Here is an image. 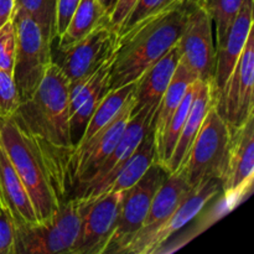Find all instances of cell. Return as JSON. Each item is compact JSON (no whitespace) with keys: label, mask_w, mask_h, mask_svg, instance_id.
<instances>
[{"label":"cell","mask_w":254,"mask_h":254,"mask_svg":"<svg viewBox=\"0 0 254 254\" xmlns=\"http://www.w3.org/2000/svg\"><path fill=\"white\" fill-rule=\"evenodd\" d=\"M189 0H178L163 11L141 20L118 37L109 77V91L134 83L151 64L178 44Z\"/></svg>","instance_id":"obj_1"},{"label":"cell","mask_w":254,"mask_h":254,"mask_svg":"<svg viewBox=\"0 0 254 254\" xmlns=\"http://www.w3.org/2000/svg\"><path fill=\"white\" fill-rule=\"evenodd\" d=\"M12 117L36 139L42 153H60L72 148L68 82L57 64H50L36 91L20 102Z\"/></svg>","instance_id":"obj_2"},{"label":"cell","mask_w":254,"mask_h":254,"mask_svg":"<svg viewBox=\"0 0 254 254\" xmlns=\"http://www.w3.org/2000/svg\"><path fill=\"white\" fill-rule=\"evenodd\" d=\"M0 144L31 198L37 221L49 220L60 201L36 139L11 117L0 121Z\"/></svg>","instance_id":"obj_3"},{"label":"cell","mask_w":254,"mask_h":254,"mask_svg":"<svg viewBox=\"0 0 254 254\" xmlns=\"http://www.w3.org/2000/svg\"><path fill=\"white\" fill-rule=\"evenodd\" d=\"M215 101L183 164L176 170L183 174L191 189L212 179L221 180L226 168L231 131L216 111Z\"/></svg>","instance_id":"obj_4"},{"label":"cell","mask_w":254,"mask_h":254,"mask_svg":"<svg viewBox=\"0 0 254 254\" xmlns=\"http://www.w3.org/2000/svg\"><path fill=\"white\" fill-rule=\"evenodd\" d=\"M81 222V202H60L49 220L16 226L14 254H69Z\"/></svg>","instance_id":"obj_5"},{"label":"cell","mask_w":254,"mask_h":254,"mask_svg":"<svg viewBox=\"0 0 254 254\" xmlns=\"http://www.w3.org/2000/svg\"><path fill=\"white\" fill-rule=\"evenodd\" d=\"M12 21L16 32L12 78L22 102L36 91L52 64V42L39 24L22 10L15 7Z\"/></svg>","instance_id":"obj_6"},{"label":"cell","mask_w":254,"mask_h":254,"mask_svg":"<svg viewBox=\"0 0 254 254\" xmlns=\"http://www.w3.org/2000/svg\"><path fill=\"white\" fill-rule=\"evenodd\" d=\"M169 174L165 166L155 160L135 185L123 191L116 226L103 254L123 253L143 227L151 200Z\"/></svg>","instance_id":"obj_7"},{"label":"cell","mask_w":254,"mask_h":254,"mask_svg":"<svg viewBox=\"0 0 254 254\" xmlns=\"http://www.w3.org/2000/svg\"><path fill=\"white\" fill-rule=\"evenodd\" d=\"M118 37V31L111 22L102 24L83 39L57 49L52 62L64 74L68 87H72L88 78L114 54Z\"/></svg>","instance_id":"obj_8"},{"label":"cell","mask_w":254,"mask_h":254,"mask_svg":"<svg viewBox=\"0 0 254 254\" xmlns=\"http://www.w3.org/2000/svg\"><path fill=\"white\" fill-rule=\"evenodd\" d=\"M154 113L155 112L141 109L131 114L113 151L109 154L108 158L102 163V165L94 171L93 175L88 180L77 185L72 190L67 200L76 198L81 202H88L98 197L103 192L104 189L113 181L119 170L130 158L131 154L135 151L146 133L150 129L153 130Z\"/></svg>","instance_id":"obj_9"},{"label":"cell","mask_w":254,"mask_h":254,"mask_svg":"<svg viewBox=\"0 0 254 254\" xmlns=\"http://www.w3.org/2000/svg\"><path fill=\"white\" fill-rule=\"evenodd\" d=\"M254 32H250L242 54L222 88L215 107L230 131H235L254 114Z\"/></svg>","instance_id":"obj_10"},{"label":"cell","mask_w":254,"mask_h":254,"mask_svg":"<svg viewBox=\"0 0 254 254\" xmlns=\"http://www.w3.org/2000/svg\"><path fill=\"white\" fill-rule=\"evenodd\" d=\"M180 62L201 81L212 83L216 64L213 24L196 0H189L186 21L178 41Z\"/></svg>","instance_id":"obj_11"},{"label":"cell","mask_w":254,"mask_h":254,"mask_svg":"<svg viewBox=\"0 0 254 254\" xmlns=\"http://www.w3.org/2000/svg\"><path fill=\"white\" fill-rule=\"evenodd\" d=\"M222 193L220 179H212L192 189L175 211L163 223L145 235L136 236L122 254H155L161 247L193 220L215 197Z\"/></svg>","instance_id":"obj_12"},{"label":"cell","mask_w":254,"mask_h":254,"mask_svg":"<svg viewBox=\"0 0 254 254\" xmlns=\"http://www.w3.org/2000/svg\"><path fill=\"white\" fill-rule=\"evenodd\" d=\"M254 179V114L231 133L226 168L221 178L222 201L232 210L252 190Z\"/></svg>","instance_id":"obj_13"},{"label":"cell","mask_w":254,"mask_h":254,"mask_svg":"<svg viewBox=\"0 0 254 254\" xmlns=\"http://www.w3.org/2000/svg\"><path fill=\"white\" fill-rule=\"evenodd\" d=\"M123 191L107 193L81 202L78 235L69 254H103L109 242Z\"/></svg>","instance_id":"obj_14"},{"label":"cell","mask_w":254,"mask_h":254,"mask_svg":"<svg viewBox=\"0 0 254 254\" xmlns=\"http://www.w3.org/2000/svg\"><path fill=\"white\" fill-rule=\"evenodd\" d=\"M116 52V51H114ZM114 54L88 78L69 89V135L72 148L78 144L98 104L109 91V77Z\"/></svg>","instance_id":"obj_15"},{"label":"cell","mask_w":254,"mask_h":254,"mask_svg":"<svg viewBox=\"0 0 254 254\" xmlns=\"http://www.w3.org/2000/svg\"><path fill=\"white\" fill-rule=\"evenodd\" d=\"M253 29V0H243L222 41L216 46L213 94H217L235 68Z\"/></svg>","instance_id":"obj_16"},{"label":"cell","mask_w":254,"mask_h":254,"mask_svg":"<svg viewBox=\"0 0 254 254\" xmlns=\"http://www.w3.org/2000/svg\"><path fill=\"white\" fill-rule=\"evenodd\" d=\"M180 61V50L174 45L161 59L151 64L135 81L133 91V109L131 114L148 109L155 112L174 76Z\"/></svg>","instance_id":"obj_17"},{"label":"cell","mask_w":254,"mask_h":254,"mask_svg":"<svg viewBox=\"0 0 254 254\" xmlns=\"http://www.w3.org/2000/svg\"><path fill=\"white\" fill-rule=\"evenodd\" d=\"M0 197L11 212L15 226L37 222L29 193L0 144Z\"/></svg>","instance_id":"obj_18"},{"label":"cell","mask_w":254,"mask_h":254,"mask_svg":"<svg viewBox=\"0 0 254 254\" xmlns=\"http://www.w3.org/2000/svg\"><path fill=\"white\" fill-rule=\"evenodd\" d=\"M215 101L212 83L208 81H200L197 92L195 94L192 103H191L190 111H189L188 118H186L184 128L181 130L180 136L178 139L175 149H174L171 158L166 163L165 168L169 173H175L183 164L189 149L192 145L201 126H202L205 117L208 109L212 106Z\"/></svg>","instance_id":"obj_19"},{"label":"cell","mask_w":254,"mask_h":254,"mask_svg":"<svg viewBox=\"0 0 254 254\" xmlns=\"http://www.w3.org/2000/svg\"><path fill=\"white\" fill-rule=\"evenodd\" d=\"M191 190L192 189L190 188L180 171L169 174L151 200L143 227L134 237L150 232L160 223H163L166 218L170 217L171 213L178 208L181 201L188 196Z\"/></svg>","instance_id":"obj_20"},{"label":"cell","mask_w":254,"mask_h":254,"mask_svg":"<svg viewBox=\"0 0 254 254\" xmlns=\"http://www.w3.org/2000/svg\"><path fill=\"white\" fill-rule=\"evenodd\" d=\"M197 76L190 71L186 66H184L179 61L178 67H176L174 76L154 113L153 119V134H154V143H158L168 126L169 121L175 113L176 108L183 101L185 92L188 87L195 81H197Z\"/></svg>","instance_id":"obj_21"},{"label":"cell","mask_w":254,"mask_h":254,"mask_svg":"<svg viewBox=\"0 0 254 254\" xmlns=\"http://www.w3.org/2000/svg\"><path fill=\"white\" fill-rule=\"evenodd\" d=\"M156 160L155 143H154L153 130H149L138 148L135 149L130 158L127 160L123 168L119 170L116 178L111 184L103 190L99 196L107 195V193L118 192L124 191L127 189L135 185L141 176L146 173L151 164ZM98 196V197H99Z\"/></svg>","instance_id":"obj_22"},{"label":"cell","mask_w":254,"mask_h":254,"mask_svg":"<svg viewBox=\"0 0 254 254\" xmlns=\"http://www.w3.org/2000/svg\"><path fill=\"white\" fill-rule=\"evenodd\" d=\"M106 22H111L109 15L103 9L99 0H81L66 30L59 37H56L59 40L57 49H64L83 39L97 26Z\"/></svg>","instance_id":"obj_23"},{"label":"cell","mask_w":254,"mask_h":254,"mask_svg":"<svg viewBox=\"0 0 254 254\" xmlns=\"http://www.w3.org/2000/svg\"><path fill=\"white\" fill-rule=\"evenodd\" d=\"M200 81L201 79H197V81H195L193 83H191L190 86L188 87L183 101L179 104L175 113L173 114V117H171L170 121H169L168 126H166L165 130H164L163 135H161L160 140L155 144L156 161L160 163L161 165L165 166L166 163L169 161V159L171 158V154H173L174 149H175L179 136H180L181 130H183L184 128V124H185L186 118H188L191 103H192L196 92H197Z\"/></svg>","instance_id":"obj_24"},{"label":"cell","mask_w":254,"mask_h":254,"mask_svg":"<svg viewBox=\"0 0 254 254\" xmlns=\"http://www.w3.org/2000/svg\"><path fill=\"white\" fill-rule=\"evenodd\" d=\"M134 86H135V82L108 91V93L104 96V98L102 99V102L96 108L94 113L92 114L78 144L88 140L91 136L98 133L102 128H104L121 112L126 102L128 101V98L133 93Z\"/></svg>","instance_id":"obj_25"},{"label":"cell","mask_w":254,"mask_h":254,"mask_svg":"<svg viewBox=\"0 0 254 254\" xmlns=\"http://www.w3.org/2000/svg\"><path fill=\"white\" fill-rule=\"evenodd\" d=\"M210 15L215 26V45L222 41L243 0H196Z\"/></svg>","instance_id":"obj_26"},{"label":"cell","mask_w":254,"mask_h":254,"mask_svg":"<svg viewBox=\"0 0 254 254\" xmlns=\"http://www.w3.org/2000/svg\"><path fill=\"white\" fill-rule=\"evenodd\" d=\"M15 6L30 15L50 41L56 40L57 0H15Z\"/></svg>","instance_id":"obj_27"},{"label":"cell","mask_w":254,"mask_h":254,"mask_svg":"<svg viewBox=\"0 0 254 254\" xmlns=\"http://www.w3.org/2000/svg\"><path fill=\"white\" fill-rule=\"evenodd\" d=\"M176 1L178 0H138L128 16L126 17V20L122 22V25L117 30L118 35L122 36L127 31H129L131 27L135 26L138 22H140L141 20L163 11L164 9H166Z\"/></svg>","instance_id":"obj_28"},{"label":"cell","mask_w":254,"mask_h":254,"mask_svg":"<svg viewBox=\"0 0 254 254\" xmlns=\"http://www.w3.org/2000/svg\"><path fill=\"white\" fill-rule=\"evenodd\" d=\"M20 98L11 73L0 68V119L11 118L19 108Z\"/></svg>","instance_id":"obj_29"},{"label":"cell","mask_w":254,"mask_h":254,"mask_svg":"<svg viewBox=\"0 0 254 254\" xmlns=\"http://www.w3.org/2000/svg\"><path fill=\"white\" fill-rule=\"evenodd\" d=\"M16 51V32L12 20L0 29V68L12 74Z\"/></svg>","instance_id":"obj_30"},{"label":"cell","mask_w":254,"mask_h":254,"mask_svg":"<svg viewBox=\"0 0 254 254\" xmlns=\"http://www.w3.org/2000/svg\"><path fill=\"white\" fill-rule=\"evenodd\" d=\"M15 230L14 217L0 197V254H14Z\"/></svg>","instance_id":"obj_31"},{"label":"cell","mask_w":254,"mask_h":254,"mask_svg":"<svg viewBox=\"0 0 254 254\" xmlns=\"http://www.w3.org/2000/svg\"><path fill=\"white\" fill-rule=\"evenodd\" d=\"M81 0H57L56 9V37L66 30L74 10Z\"/></svg>","instance_id":"obj_32"},{"label":"cell","mask_w":254,"mask_h":254,"mask_svg":"<svg viewBox=\"0 0 254 254\" xmlns=\"http://www.w3.org/2000/svg\"><path fill=\"white\" fill-rule=\"evenodd\" d=\"M136 1L138 0H117L111 15H109V21L117 30L121 26L122 22L126 20V17L128 16Z\"/></svg>","instance_id":"obj_33"},{"label":"cell","mask_w":254,"mask_h":254,"mask_svg":"<svg viewBox=\"0 0 254 254\" xmlns=\"http://www.w3.org/2000/svg\"><path fill=\"white\" fill-rule=\"evenodd\" d=\"M15 7V0H0V29L12 20Z\"/></svg>","instance_id":"obj_34"},{"label":"cell","mask_w":254,"mask_h":254,"mask_svg":"<svg viewBox=\"0 0 254 254\" xmlns=\"http://www.w3.org/2000/svg\"><path fill=\"white\" fill-rule=\"evenodd\" d=\"M99 2H101V5L103 6V9L106 10V12L108 15H111L112 10H113L114 5H116L117 0H99Z\"/></svg>","instance_id":"obj_35"},{"label":"cell","mask_w":254,"mask_h":254,"mask_svg":"<svg viewBox=\"0 0 254 254\" xmlns=\"http://www.w3.org/2000/svg\"><path fill=\"white\" fill-rule=\"evenodd\" d=\"M0 121H1V119H0Z\"/></svg>","instance_id":"obj_36"}]
</instances>
